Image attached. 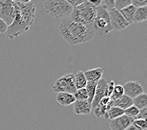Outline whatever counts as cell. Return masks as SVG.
<instances>
[{
  "mask_svg": "<svg viewBox=\"0 0 147 130\" xmlns=\"http://www.w3.org/2000/svg\"><path fill=\"white\" fill-rule=\"evenodd\" d=\"M15 15L12 23L8 26L5 35L13 40L29 31L34 22L36 6L31 2L23 4L19 1L14 2Z\"/></svg>",
  "mask_w": 147,
  "mask_h": 130,
  "instance_id": "6da1fadb",
  "label": "cell"
},
{
  "mask_svg": "<svg viewBox=\"0 0 147 130\" xmlns=\"http://www.w3.org/2000/svg\"><path fill=\"white\" fill-rule=\"evenodd\" d=\"M59 33L71 46H75L93 40L95 36V30L93 26L77 22L67 17L61 22Z\"/></svg>",
  "mask_w": 147,
  "mask_h": 130,
  "instance_id": "7a4b0ae2",
  "label": "cell"
},
{
  "mask_svg": "<svg viewBox=\"0 0 147 130\" xmlns=\"http://www.w3.org/2000/svg\"><path fill=\"white\" fill-rule=\"evenodd\" d=\"M96 12V7L95 6L88 1H85L73 8L69 17L77 22L93 26Z\"/></svg>",
  "mask_w": 147,
  "mask_h": 130,
  "instance_id": "3957f363",
  "label": "cell"
},
{
  "mask_svg": "<svg viewBox=\"0 0 147 130\" xmlns=\"http://www.w3.org/2000/svg\"><path fill=\"white\" fill-rule=\"evenodd\" d=\"M44 6L48 15L56 18L69 17L73 9L65 0H46Z\"/></svg>",
  "mask_w": 147,
  "mask_h": 130,
  "instance_id": "277c9868",
  "label": "cell"
},
{
  "mask_svg": "<svg viewBox=\"0 0 147 130\" xmlns=\"http://www.w3.org/2000/svg\"><path fill=\"white\" fill-rule=\"evenodd\" d=\"M52 90L54 93H69L74 94L76 88L75 75L73 73H68L59 77L56 80Z\"/></svg>",
  "mask_w": 147,
  "mask_h": 130,
  "instance_id": "5b68a950",
  "label": "cell"
},
{
  "mask_svg": "<svg viewBox=\"0 0 147 130\" xmlns=\"http://www.w3.org/2000/svg\"><path fill=\"white\" fill-rule=\"evenodd\" d=\"M94 24L98 29H103L105 34L111 32L109 11L105 6L100 5L96 7V16L93 25Z\"/></svg>",
  "mask_w": 147,
  "mask_h": 130,
  "instance_id": "8992f818",
  "label": "cell"
},
{
  "mask_svg": "<svg viewBox=\"0 0 147 130\" xmlns=\"http://www.w3.org/2000/svg\"><path fill=\"white\" fill-rule=\"evenodd\" d=\"M108 11L110 20V31L123 30L130 25L117 9L113 8Z\"/></svg>",
  "mask_w": 147,
  "mask_h": 130,
  "instance_id": "52a82bcc",
  "label": "cell"
},
{
  "mask_svg": "<svg viewBox=\"0 0 147 130\" xmlns=\"http://www.w3.org/2000/svg\"><path fill=\"white\" fill-rule=\"evenodd\" d=\"M134 119L123 115L110 120L109 126L111 130H125L131 125Z\"/></svg>",
  "mask_w": 147,
  "mask_h": 130,
  "instance_id": "ba28073f",
  "label": "cell"
},
{
  "mask_svg": "<svg viewBox=\"0 0 147 130\" xmlns=\"http://www.w3.org/2000/svg\"><path fill=\"white\" fill-rule=\"evenodd\" d=\"M124 94L131 98H134L143 93H144V88L140 82L136 81H129L123 86Z\"/></svg>",
  "mask_w": 147,
  "mask_h": 130,
  "instance_id": "9c48e42d",
  "label": "cell"
},
{
  "mask_svg": "<svg viewBox=\"0 0 147 130\" xmlns=\"http://www.w3.org/2000/svg\"><path fill=\"white\" fill-rule=\"evenodd\" d=\"M14 4V3H13ZM15 11L14 5H5L0 3V18L9 26L13 22Z\"/></svg>",
  "mask_w": 147,
  "mask_h": 130,
  "instance_id": "30bf717a",
  "label": "cell"
},
{
  "mask_svg": "<svg viewBox=\"0 0 147 130\" xmlns=\"http://www.w3.org/2000/svg\"><path fill=\"white\" fill-rule=\"evenodd\" d=\"M107 83L108 82L107 81L103 78L100 79L98 82L96 88L95 94H94V98L92 103V109H94L95 108L97 105L99 104V102L101 98L105 96V91Z\"/></svg>",
  "mask_w": 147,
  "mask_h": 130,
  "instance_id": "8fae6325",
  "label": "cell"
},
{
  "mask_svg": "<svg viewBox=\"0 0 147 130\" xmlns=\"http://www.w3.org/2000/svg\"><path fill=\"white\" fill-rule=\"evenodd\" d=\"M73 104V112L78 115H88L92 110V104L88 100L76 101Z\"/></svg>",
  "mask_w": 147,
  "mask_h": 130,
  "instance_id": "7c38bea8",
  "label": "cell"
},
{
  "mask_svg": "<svg viewBox=\"0 0 147 130\" xmlns=\"http://www.w3.org/2000/svg\"><path fill=\"white\" fill-rule=\"evenodd\" d=\"M56 101L63 106H68L76 101L74 94L69 93H58L56 97Z\"/></svg>",
  "mask_w": 147,
  "mask_h": 130,
  "instance_id": "4fadbf2b",
  "label": "cell"
},
{
  "mask_svg": "<svg viewBox=\"0 0 147 130\" xmlns=\"http://www.w3.org/2000/svg\"><path fill=\"white\" fill-rule=\"evenodd\" d=\"M84 73L88 82H98L100 79L102 78L103 70L101 68L98 67L87 70Z\"/></svg>",
  "mask_w": 147,
  "mask_h": 130,
  "instance_id": "5bb4252c",
  "label": "cell"
},
{
  "mask_svg": "<svg viewBox=\"0 0 147 130\" xmlns=\"http://www.w3.org/2000/svg\"><path fill=\"white\" fill-rule=\"evenodd\" d=\"M112 104H113V106L118 107L123 110L134 105L132 98L125 95V94L120 98H119L118 99L112 101Z\"/></svg>",
  "mask_w": 147,
  "mask_h": 130,
  "instance_id": "9a60e30c",
  "label": "cell"
},
{
  "mask_svg": "<svg viewBox=\"0 0 147 130\" xmlns=\"http://www.w3.org/2000/svg\"><path fill=\"white\" fill-rule=\"evenodd\" d=\"M136 9V7L131 4L119 10V11L121 14V15L124 17V18L127 20V22L129 24H131L133 23V20H134Z\"/></svg>",
  "mask_w": 147,
  "mask_h": 130,
  "instance_id": "2e32d148",
  "label": "cell"
},
{
  "mask_svg": "<svg viewBox=\"0 0 147 130\" xmlns=\"http://www.w3.org/2000/svg\"><path fill=\"white\" fill-rule=\"evenodd\" d=\"M147 19L146 6L136 8L135 15L133 20V23H139L145 22Z\"/></svg>",
  "mask_w": 147,
  "mask_h": 130,
  "instance_id": "e0dca14e",
  "label": "cell"
},
{
  "mask_svg": "<svg viewBox=\"0 0 147 130\" xmlns=\"http://www.w3.org/2000/svg\"><path fill=\"white\" fill-rule=\"evenodd\" d=\"M75 80L76 90L85 88L86 84L88 83V81H87L84 71H82V70H80V71L77 72L75 75Z\"/></svg>",
  "mask_w": 147,
  "mask_h": 130,
  "instance_id": "ac0fdd59",
  "label": "cell"
},
{
  "mask_svg": "<svg viewBox=\"0 0 147 130\" xmlns=\"http://www.w3.org/2000/svg\"><path fill=\"white\" fill-rule=\"evenodd\" d=\"M133 104L140 110L147 108V95L143 93L135 98H133Z\"/></svg>",
  "mask_w": 147,
  "mask_h": 130,
  "instance_id": "d6986e66",
  "label": "cell"
},
{
  "mask_svg": "<svg viewBox=\"0 0 147 130\" xmlns=\"http://www.w3.org/2000/svg\"><path fill=\"white\" fill-rule=\"evenodd\" d=\"M124 115V110L122 109L117 107V106H112L111 108L109 109L105 115L104 116V118L108 120H111L117 118L119 117Z\"/></svg>",
  "mask_w": 147,
  "mask_h": 130,
  "instance_id": "ffe728a7",
  "label": "cell"
},
{
  "mask_svg": "<svg viewBox=\"0 0 147 130\" xmlns=\"http://www.w3.org/2000/svg\"><path fill=\"white\" fill-rule=\"evenodd\" d=\"M97 83L98 82H88L85 87L87 94H88V100H87L91 104L92 103L94 94H95Z\"/></svg>",
  "mask_w": 147,
  "mask_h": 130,
  "instance_id": "44dd1931",
  "label": "cell"
},
{
  "mask_svg": "<svg viewBox=\"0 0 147 130\" xmlns=\"http://www.w3.org/2000/svg\"><path fill=\"white\" fill-rule=\"evenodd\" d=\"M124 94L123 86L121 85H115L114 89L110 96V99L112 101L116 100Z\"/></svg>",
  "mask_w": 147,
  "mask_h": 130,
  "instance_id": "7402d4cb",
  "label": "cell"
},
{
  "mask_svg": "<svg viewBox=\"0 0 147 130\" xmlns=\"http://www.w3.org/2000/svg\"><path fill=\"white\" fill-rule=\"evenodd\" d=\"M73 94L76 101H85L88 100V94L85 88L77 89Z\"/></svg>",
  "mask_w": 147,
  "mask_h": 130,
  "instance_id": "603a6c76",
  "label": "cell"
},
{
  "mask_svg": "<svg viewBox=\"0 0 147 130\" xmlns=\"http://www.w3.org/2000/svg\"><path fill=\"white\" fill-rule=\"evenodd\" d=\"M140 112V110L135 106L134 105L129 106V108H127L124 110V115L128 116V117L134 118L135 119L136 117H137Z\"/></svg>",
  "mask_w": 147,
  "mask_h": 130,
  "instance_id": "cb8c5ba5",
  "label": "cell"
},
{
  "mask_svg": "<svg viewBox=\"0 0 147 130\" xmlns=\"http://www.w3.org/2000/svg\"><path fill=\"white\" fill-rule=\"evenodd\" d=\"M131 4V0H115L114 8L119 11L125 7H127Z\"/></svg>",
  "mask_w": 147,
  "mask_h": 130,
  "instance_id": "d4e9b609",
  "label": "cell"
},
{
  "mask_svg": "<svg viewBox=\"0 0 147 130\" xmlns=\"http://www.w3.org/2000/svg\"><path fill=\"white\" fill-rule=\"evenodd\" d=\"M107 113V108L106 106H101L98 104L97 106L94 108V114L96 117H102L105 115Z\"/></svg>",
  "mask_w": 147,
  "mask_h": 130,
  "instance_id": "484cf974",
  "label": "cell"
},
{
  "mask_svg": "<svg viewBox=\"0 0 147 130\" xmlns=\"http://www.w3.org/2000/svg\"><path fill=\"white\" fill-rule=\"evenodd\" d=\"M132 125L135 126L142 130H146L147 129V123L146 119H135L133 121Z\"/></svg>",
  "mask_w": 147,
  "mask_h": 130,
  "instance_id": "4316f807",
  "label": "cell"
},
{
  "mask_svg": "<svg viewBox=\"0 0 147 130\" xmlns=\"http://www.w3.org/2000/svg\"><path fill=\"white\" fill-rule=\"evenodd\" d=\"M115 82L113 81H110L108 83H107V87H106V91H105V96H108L110 97L115 87Z\"/></svg>",
  "mask_w": 147,
  "mask_h": 130,
  "instance_id": "83f0119b",
  "label": "cell"
},
{
  "mask_svg": "<svg viewBox=\"0 0 147 130\" xmlns=\"http://www.w3.org/2000/svg\"><path fill=\"white\" fill-rule=\"evenodd\" d=\"M132 5H134L136 8L146 6L147 0H131Z\"/></svg>",
  "mask_w": 147,
  "mask_h": 130,
  "instance_id": "f1b7e54d",
  "label": "cell"
},
{
  "mask_svg": "<svg viewBox=\"0 0 147 130\" xmlns=\"http://www.w3.org/2000/svg\"><path fill=\"white\" fill-rule=\"evenodd\" d=\"M115 0H102L101 5L105 6L108 10L114 8Z\"/></svg>",
  "mask_w": 147,
  "mask_h": 130,
  "instance_id": "f546056e",
  "label": "cell"
},
{
  "mask_svg": "<svg viewBox=\"0 0 147 130\" xmlns=\"http://www.w3.org/2000/svg\"><path fill=\"white\" fill-rule=\"evenodd\" d=\"M146 117H147V108H145L140 110L139 113L135 119H146Z\"/></svg>",
  "mask_w": 147,
  "mask_h": 130,
  "instance_id": "4dcf8cb0",
  "label": "cell"
},
{
  "mask_svg": "<svg viewBox=\"0 0 147 130\" xmlns=\"http://www.w3.org/2000/svg\"><path fill=\"white\" fill-rule=\"evenodd\" d=\"M8 25L2 19L0 18V34H5L8 29Z\"/></svg>",
  "mask_w": 147,
  "mask_h": 130,
  "instance_id": "1f68e13d",
  "label": "cell"
},
{
  "mask_svg": "<svg viewBox=\"0 0 147 130\" xmlns=\"http://www.w3.org/2000/svg\"><path fill=\"white\" fill-rule=\"evenodd\" d=\"M65 1L67 3H68L69 4L73 7V8H75V7L80 5L83 2H85L84 0H65Z\"/></svg>",
  "mask_w": 147,
  "mask_h": 130,
  "instance_id": "d6a6232c",
  "label": "cell"
},
{
  "mask_svg": "<svg viewBox=\"0 0 147 130\" xmlns=\"http://www.w3.org/2000/svg\"><path fill=\"white\" fill-rule=\"evenodd\" d=\"M111 101L110 99V97H108V96H104L102 98H101V100L99 102V104L101 106H106L107 105L109 104V103Z\"/></svg>",
  "mask_w": 147,
  "mask_h": 130,
  "instance_id": "836d02e7",
  "label": "cell"
},
{
  "mask_svg": "<svg viewBox=\"0 0 147 130\" xmlns=\"http://www.w3.org/2000/svg\"><path fill=\"white\" fill-rule=\"evenodd\" d=\"M14 2L15 0H0V3L5 5H12Z\"/></svg>",
  "mask_w": 147,
  "mask_h": 130,
  "instance_id": "e575fe53",
  "label": "cell"
},
{
  "mask_svg": "<svg viewBox=\"0 0 147 130\" xmlns=\"http://www.w3.org/2000/svg\"><path fill=\"white\" fill-rule=\"evenodd\" d=\"M125 130H142V129H140L137 127H136V126H134V125H131L129 126L127 129H126Z\"/></svg>",
  "mask_w": 147,
  "mask_h": 130,
  "instance_id": "d590c367",
  "label": "cell"
},
{
  "mask_svg": "<svg viewBox=\"0 0 147 130\" xmlns=\"http://www.w3.org/2000/svg\"><path fill=\"white\" fill-rule=\"evenodd\" d=\"M32 0H18V1L23 3V4H27V3H31Z\"/></svg>",
  "mask_w": 147,
  "mask_h": 130,
  "instance_id": "8d00e7d4",
  "label": "cell"
},
{
  "mask_svg": "<svg viewBox=\"0 0 147 130\" xmlns=\"http://www.w3.org/2000/svg\"><path fill=\"white\" fill-rule=\"evenodd\" d=\"M15 1H18V0H15Z\"/></svg>",
  "mask_w": 147,
  "mask_h": 130,
  "instance_id": "74e56055",
  "label": "cell"
},
{
  "mask_svg": "<svg viewBox=\"0 0 147 130\" xmlns=\"http://www.w3.org/2000/svg\"><path fill=\"white\" fill-rule=\"evenodd\" d=\"M84 1H87V0H84Z\"/></svg>",
  "mask_w": 147,
  "mask_h": 130,
  "instance_id": "f35d334b",
  "label": "cell"
}]
</instances>
